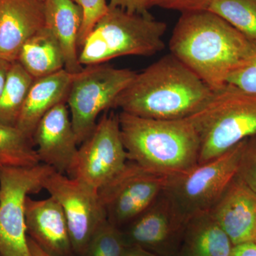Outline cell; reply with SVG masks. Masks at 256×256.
Wrapping results in <instances>:
<instances>
[{
	"mask_svg": "<svg viewBox=\"0 0 256 256\" xmlns=\"http://www.w3.org/2000/svg\"><path fill=\"white\" fill-rule=\"evenodd\" d=\"M252 242H255V244H256V230H255V234H254V239H252Z\"/></svg>",
	"mask_w": 256,
	"mask_h": 256,
	"instance_id": "34",
	"label": "cell"
},
{
	"mask_svg": "<svg viewBox=\"0 0 256 256\" xmlns=\"http://www.w3.org/2000/svg\"><path fill=\"white\" fill-rule=\"evenodd\" d=\"M237 176L256 193V136L246 141Z\"/></svg>",
	"mask_w": 256,
	"mask_h": 256,
	"instance_id": "27",
	"label": "cell"
},
{
	"mask_svg": "<svg viewBox=\"0 0 256 256\" xmlns=\"http://www.w3.org/2000/svg\"><path fill=\"white\" fill-rule=\"evenodd\" d=\"M108 6L109 8H120L132 14L151 16L148 0H110Z\"/></svg>",
	"mask_w": 256,
	"mask_h": 256,
	"instance_id": "29",
	"label": "cell"
},
{
	"mask_svg": "<svg viewBox=\"0 0 256 256\" xmlns=\"http://www.w3.org/2000/svg\"><path fill=\"white\" fill-rule=\"evenodd\" d=\"M55 171L45 164L0 170V256H32L28 244L25 203L41 192Z\"/></svg>",
	"mask_w": 256,
	"mask_h": 256,
	"instance_id": "8",
	"label": "cell"
},
{
	"mask_svg": "<svg viewBox=\"0 0 256 256\" xmlns=\"http://www.w3.org/2000/svg\"><path fill=\"white\" fill-rule=\"evenodd\" d=\"M206 11L223 18L256 45V0H212Z\"/></svg>",
	"mask_w": 256,
	"mask_h": 256,
	"instance_id": "23",
	"label": "cell"
},
{
	"mask_svg": "<svg viewBox=\"0 0 256 256\" xmlns=\"http://www.w3.org/2000/svg\"><path fill=\"white\" fill-rule=\"evenodd\" d=\"M210 212L234 246L252 242L256 228V193L238 176Z\"/></svg>",
	"mask_w": 256,
	"mask_h": 256,
	"instance_id": "16",
	"label": "cell"
},
{
	"mask_svg": "<svg viewBox=\"0 0 256 256\" xmlns=\"http://www.w3.org/2000/svg\"><path fill=\"white\" fill-rule=\"evenodd\" d=\"M227 84L256 94V50L229 74Z\"/></svg>",
	"mask_w": 256,
	"mask_h": 256,
	"instance_id": "26",
	"label": "cell"
},
{
	"mask_svg": "<svg viewBox=\"0 0 256 256\" xmlns=\"http://www.w3.org/2000/svg\"><path fill=\"white\" fill-rule=\"evenodd\" d=\"M82 12V28L78 37V48H80L96 23L108 12V4L106 0H74Z\"/></svg>",
	"mask_w": 256,
	"mask_h": 256,
	"instance_id": "25",
	"label": "cell"
},
{
	"mask_svg": "<svg viewBox=\"0 0 256 256\" xmlns=\"http://www.w3.org/2000/svg\"><path fill=\"white\" fill-rule=\"evenodd\" d=\"M234 246L210 212L186 222L180 256H230Z\"/></svg>",
	"mask_w": 256,
	"mask_h": 256,
	"instance_id": "19",
	"label": "cell"
},
{
	"mask_svg": "<svg viewBox=\"0 0 256 256\" xmlns=\"http://www.w3.org/2000/svg\"><path fill=\"white\" fill-rule=\"evenodd\" d=\"M124 256H160L138 246L127 245Z\"/></svg>",
	"mask_w": 256,
	"mask_h": 256,
	"instance_id": "31",
	"label": "cell"
},
{
	"mask_svg": "<svg viewBox=\"0 0 256 256\" xmlns=\"http://www.w3.org/2000/svg\"><path fill=\"white\" fill-rule=\"evenodd\" d=\"M46 26L52 32L63 53L65 69L72 74L82 72L78 37L82 28V8L74 0H44Z\"/></svg>",
	"mask_w": 256,
	"mask_h": 256,
	"instance_id": "18",
	"label": "cell"
},
{
	"mask_svg": "<svg viewBox=\"0 0 256 256\" xmlns=\"http://www.w3.org/2000/svg\"><path fill=\"white\" fill-rule=\"evenodd\" d=\"M136 74L106 64L86 66L74 74L66 104L78 146L92 134L99 114L114 108L116 99Z\"/></svg>",
	"mask_w": 256,
	"mask_h": 256,
	"instance_id": "7",
	"label": "cell"
},
{
	"mask_svg": "<svg viewBox=\"0 0 256 256\" xmlns=\"http://www.w3.org/2000/svg\"><path fill=\"white\" fill-rule=\"evenodd\" d=\"M188 118L200 138L203 164L256 136V94L226 84Z\"/></svg>",
	"mask_w": 256,
	"mask_h": 256,
	"instance_id": "5",
	"label": "cell"
},
{
	"mask_svg": "<svg viewBox=\"0 0 256 256\" xmlns=\"http://www.w3.org/2000/svg\"><path fill=\"white\" fill-rule=\"evenodd\" d=\"M246 140L214 159L169 176L164 192L186 220L210 212L220 200L237 176Z\"/></svg>",
	"mask_w": 256,
	"mask_h": 256,
	"instance_id": "6",
	"label": "cell"
},
{
	"mask_svg": "<svg viewBox=\"0 0 256 256\" xmlns=\"http://www.w3.org/2000/svg\"><path fill=\"white\" fill-rule=\"evenodd\" d=\"M188 220L164 191L139 216L124 227L126 244L160 256L180 250Z\"/></svg>",
	"mask_w": 256,
	"mask_h": 256,
	"instance_id": "12",
	"label": "cell"
},
{
	"mask_svg": "<svg viewBox=\"0 0 256 256\" xmlns=\"http://www.w3.org/2000/svg\"><path fill=\"white\" fill-rule=\"evenodd\" d=\"M212 0H148L149 8L152 6L174 10L183 13L206 11Z\"/></svg>",
	"mask_w": 256,
	"mask_h": 256,
	"instance_id": "28",
	"label": "cell"
},
{
	"mask_svg": "<svg viewBox=\"0 0 256 256\" xmlns=\"http://www.w3.org/2000/svg\"><path fill=\"white\" fill-rule=\"evenodd\" d=\"M118 118L128 161L168 176L198 164L200 138L188 118H146L120 111Z\"/></svg>",
	"mask_w": 256,
	"mask_h": 256,
	"instance_id": "3",
	"label": "cell"
},
{
	"mask_svg": "<svg viewBox=\"0 0 256 256\" xmlns=\"http://www.w3.org/2000/svg\"><path fill=\"white\" fill-rule=\"evenodd\" d=\"M213 94L196 74L170 54L136 73L116 99L114 108L146 118H188Z\"/></svg>",
	"mask_w": 256,
	"mask_h": 256,
	"instance_id": "2",
	"label": "cell"
},
{
	"mask_svg": "<svg viewBox=\"0 0 256 256\" xmlns=\"http://www.w3.org/2000/svg\"><path fill=\"white\" fill-rule=\"evenodd\" d=\"M28 244L32 256H54L45 252L40 246L37 245L32 238L28 236Z\"/></svg>",
	"mask_w": 256,
	"mask_h": 256,
	"instance_id": "33",
	"label": "cell"
},
{
	"mask_svg": "<svg viewBox=\"0 0 256 256\" xmlns=\"http://www.w3.org/2000/svg\"><path fill=\"white\" fill-rule=\"evenodd\" d=\"M16 62L34 79L47 76L65 68L60 44L46 26L25 42Z\"/></svg>",
	"mask_w": 256,
	"mask_h": 256,
	"instance_id": "20",
	"label": "cell"
},
{
	"mask_svg": "<svg viewBox=\"0 0 256 256\" xmlns=\"http://www.w3.org/2000/svg\"><path fill=\"white\" fill-rule=\"evenodd\" d=\"M128 161L121 136L118 114H106L78 146L70 173L98 190L121 171Z\"/></svg>",
	"mask_w": 256,
	"mask_h": 256,
	"instance_id": "11",
	"label": "cell"
},
{
	"mask_svg": "<svg viewBox=\"0 0 256 256\" xmlns=\"http://www.w3.org/2000/svg\"><path fill=\"white\" fill-rule=\"evenodd\" d=\"M169 176L128 161L118 174L98 190L108 220L124 228L156 202Z\"/></svg>",
	"mask_w": 256,
	"mask_h": 256,
	"instance_id": "10",
	"label": "cell"
},
{
	"mask_svg": "<svg viewBox=\"0 0 256 256\" xmlns=\"http://www.w3.org/2000/svg\"><path fill=\"white\" fill-rule=\"evenodd\" d=\"M26 233L37 245L54 256L74 254L66 218L63 208L54 197L25 203Z\"/></svg>",
	"mask_w": 256,
	"mask_h": 256,
	"instance_id": "15",
	"label": "cell"
},
{
	"mask_svg": "<svg viewBox=\"0 0 256 256\" xmlns=\"http://www.w3.org/2000/svg\"><path fill=\"white\" fill-rule=\"evenodd\" d=\"M12 63L0 58V96L6 84V78Z\"/></svg>",
	"mask_w": 256,
	"mask_h": 256,
	"instance_id": "32",
	"label": "cell"
},
{
	"mask_svg": "<svg viewBox=\"0 0 256 256\" xmlns=\"http://www.w3.org/2000/svg\"><path fill=\"white\" fill-rule=\"evenodd\" d=\"M33 142L16 127L0 124V170L40 164Z\"/></svg>",
	"mask_w": 256,
	"mask_h": 256,
	"instance_id": "22",
	"label": "cell"
},
{
	"mask_svg": "<svg viewBox=\"0 0 256 256\" xmlns=\"http://www.w3.org/2000/svg\"><path fill=\"white\" fill-rule=\"evenodd\" d=\"M74 74L65 68L34 79L26 96L16 128L30 138L42 118L60 102H66ZM33 142V141H32Z\"/></svg>",
	"mask_w": 256,
	"mask_h": 256,
	"instance_id": "17",
	"label": "cell"
},
{
	"mask_svg": "<svg viewBox=\"0 0 256 256\" xmlns=\"http://www.w3.org/2000/svg\"><path fill=\"white\" fill-rule=\"evenodd\" d=\"M170 54L214 92L256 50V45L223 18L208 11L183 13L169 42Z\"/></svg>",
	"mask_w": 256,
	"mask_h": 256,
	"instance_id": "1",
	"label": "cell"
},
{
	"mask_svg": "<svg viewBox=\"0 0 256 256\" xmlns=\"http://www.w3.org/2000/svg\"><path fill=\"white\" fill-rule=\"evenodd\" d=\"M43 188L63 208L74 254L84 256L92 236L108 220L98 190L56 171L47 176Z\"/></svg>",
	"mask_w": 256,
	"mask_h": 256,
	"instance_id": "9",
	"label": "cell"
},
{
	"mask_svg": "<svg viewBox=\"0 0 256 256\" xmlns=\"http://www.w3.org/2000/svg\"><path fill=\"white\" fill-rule=\"evenodd\" d=\"M230 256H256V244L248 242L234 246Z\"/></svg>",
	"mask_w": 256,
	"mask_h": 256,
	"instance_id": "30",
	"label": "cell"
},
{
	"mask_svg": "<svg viewBox=\"0 0 256 256\" xmlns=\"http://www.w3.org/2000/svg\"><path fill=\"white\" fill-rule=\"evenodd\" d=\"M45 26L44 0H0V58L16 62L25 42Z\"/></svg>",
	"mask_w": 256,
	"mask_h": 256,
	"instance_id": "14",
	"label": "cell"
},
{
	"mask_svg": "<svg viewBox=\"0 0 256 256\" xmlns=\"http://www.w3.org/2000/svg\"><path fill=\"white\" fill-rule=\"evenodd\" d=\"M126 247L122 230L107 220L92 236L84 256H124Z\"/></svg>",
	"mask_w": 256,
	"mask_h": 256,
	"instance_id": "24",
	"label": "cell"
},
{
	"mask_svg": "<svg viewBox=\"0 0 256 256\" xmlns=\"http://www.w3.org/2000/svg\"><path fill=\"white\" fill-rule=\"evenodd\" d=\"M32 141L40 162L53 168L56 172L69 174L79 146L66 102L56 106L42 118Z\"/></svg>",
	"mask_w": 256,
	"mask_h": 256,
	"instance_id": "13",
	"label": "cell"
},
{
	"mask_svg": "<svg viewBox=\"0 0 256 256\" xmlns=\"http://www.w3.org/2000/svg\"><path fill=\"white\" fill-rule=\"evenodd\" d=\"M168 25L152 16L132 14L118 8L96 23L79 50L82 66L106 64L127 56H151L164 48Z\"/></svg>",
	"mask_w": 256,
	"mask_h": 256,
	"instance_id": "4",
	"label": "cell"
},
{
	"mask_svg": "<svg viewBox=\"0 0 256 256\" xmlns=\"http://www.w3.org/2000/svg\"><path fill=\"white\" fill-rule=\"evenodd\" d=\"M34 80L18 62L12 63L0 96V124L16 127Z\"/></svg>",
	"mask_w": 256,
	"mask_h": 256,
	"instance_id": "21",
	"label": "cell"
}]
</instances>
